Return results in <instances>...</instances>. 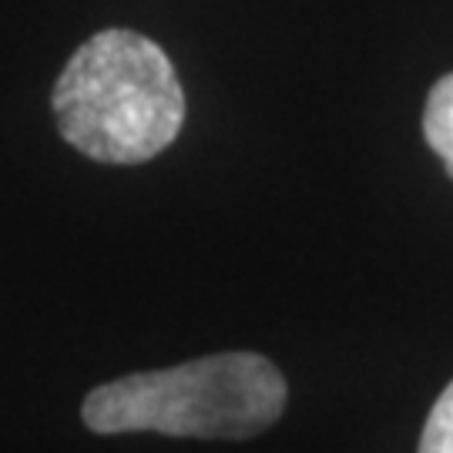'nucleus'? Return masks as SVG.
I'll list each match as a JSON object with an SVG mask.
<instances>
[{"mask_svg":"<svg viewBox=\"0 0 453 453\" xmlns=\"http://www.w3.org/2000/svg\"><path fill=\"white\" fill-rule=\"evenodd\" d=\"M420 453H453V383L440 393L420 437Z\"/></svg>","mask_w":453,"mask_h":453,"instance_id":"20e7f679","label":"nucleus"},{"mask_svg":"<svg viewBox=\"0 0 453 453\" xmlns=\"http://www.w3.org/2000/svg\"><path fill=\"white\" fill-rule=\"evenodd\" d=\"M50 108L71 148L104 165L162 155L185 125L179 71L151 37L108 27L71 54Z\"/></svg>","mask_w":453,"mask_h":453,"instance_id":"f257e3e1","label":"nucleus"},{"mask_svg":"<svg viewBox=\"0 0 453 453\" xmlns=\"http://www.w3.org/2000/svg\"><path fill=\"white\" fill-rule=\"evenodd\" d=\"M423 134H426V145L434 148L443 162H453V71L443 74L426 95Z\"/></svg>","mask_w":453,"mask_h":453,"instance_id":"7ed1b4c3","label":"nucleus"},{"mask_svg":"<svg viewBox=\"0 0 453 453\" xmlns=\"http://www.w3.org/2000/svg\"><path fill=\"white\" fill-rule=\"evenodd\" d=\"M286 410V380L259 353H215L172 370L131 372L88 393L84 426L95 434H165L249 440Z\"/></svg>","mask_w":453,"mask_h":453,"instance_id":"f03ea898","label":"nucleus"}]
</instances>
